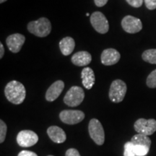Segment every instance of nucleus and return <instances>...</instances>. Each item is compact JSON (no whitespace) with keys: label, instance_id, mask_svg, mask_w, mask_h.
<instances>
[{"label":"nucleus","instance_id":"obj_1","mask_svg":"<svg viewBox=\"0 0 156 156\" xmlns=\"http://www.w3.org/2000/svg\"><path fill=\"white\" fill-rule=\"evenodd\" d=\"M5 94L9 102L15 105L21 104L26 96V90L24 85L18 81L12 80L7 84Z\"/></svg>","mask_w":156,"mask_h":156},{"label":"nucleus","instance_id":"obj_2","mask_svg":"<svg viewBox=\"0 0 156 156\" xmlns=\"http://www.w3.org/2000/svg\"><path fill=\"white\" fill-rule=\"evenodd\" d=\"M27 28L30 34L43 38L49 35L51 31V24L48 19L46 17H41L37 20L29 23Z\"/></svg>","mask_w":156,"mask_h":156},{"label":"nucleus","instance_id":"obj_3","mask_svg":"<svg viewBox=\"0 0 156 156\" xmlns=\"http://www.w3.org/2000/svg\"><path fill=\"white\" fill-rule=\"evenodd\" d=\"M126 83L122 80L113 81L109 89L108 96L113 103H120L124 100L126 93Z\"/></svg>","mask_w":156,"mask_h":156},{"label":"nucleus","instance_id":"obj_4","mask_svg":"<svg viewBox=\"0 0 156 156\" xmlns=\"http://www.w3.org/2000/svg\"><path fill=\"white\" fill-rule=\"evenodd\" d=\"M85 98L83 89L79 86H73L66 93L64 102L70 107H76L80 105Z\"/></svg>","mask_w":156,"mask_h":156},{"label":"nucleus","instance_id":"obj_5","mask_svg":"<svg viewBox=\"0 0 156 156\" xmlns=\"http://www.w3.org/2000/svg\"><path fill=\"white\" fill-rule=\"evenodd\" d=\"M88 132L91 139L98 145H103L105 141V132L101 123L97 119H92L89 122Z\"/></svg>","mask_w":156,"mask_h":156},{"label":"nucleus","instance_id":"obj_6","mask_svg":"<svg viewBox=\"0 0 156 156\" xmlns=\"http://www.w3.org/2000/svg\"><path fill=\"white\" fill-rule=\"evenodd\" d=\"M134 128L138 134L149 136L156 131V120L154 119H139L134 123Z\"/></svg>","mask_w":156,"mask_h":156},{"label":"nucleus","instance_id":"obj_7","mask_svg":"<svg viewBox=\"0 0 156 156\" xmlns=\"http://www.w3.org/2000/svg\"><path fill=\"white\" fill-rule=\"evenodd\" d=\"M90 23L98 33L105 34L109 30L108 21L101 12H94L90 16Z\"/></svg>","mask_w":156,"mask_h":156},{"label":"nucleus","instance_id":"obj_8","mask_svg":"<svg viewBox=\"0 0 156 156\" xmlns=\"http://www.w3.org/2000/svg\"><path fill=\"white\" fill-rule=\"evenodd\" d=\"M59 118L64 124L73 125L85 119V114L79 110H64L59 114Z\"/></svg>","mask_w":156,"mask_h":156},{"label":"nucleus","instance_id":"obj_9","mask_svg":"<svg viewBox=\"0 0 156 156\" xmlns=\"http://www.w3.org/2000/svg\"><path fill=\"white\" fill-rule=\"evenodd\" d=\"M38 141V136L36 132L31 130H23L17 136V144L23 147H32Z\"/></svg>","mask_w":156,"mask_h":156},{"label":"nucleus","instance_id":"obj_10","mask_svg":"<svg viewBox=\"0 0 156 156\" xmlns=\"http://www.w3.org/2000/svg\"><path fill=\"white\" fill-rule=\"evenodd\" d=\"M122 27L125 32L128 34H136L142 29V23L137 17L132 15H126L122 19Z\"/></svg>","mask_w":156,"mask_h":156},{"label":"nucleus","instance_id":"obj_11","mask_svg":"<svg viewBox=\"0 0 156 156\" xmlns=\"http://www.w3.org/2000/svg\"><path fill=\"white\" fill-rule=\"evenodd\" d=\"M25 37L20 34L10 35L6 39V44L9 50L12 53H18L25 44Z\"/></svg>","mask_w":156,"mask_h":156},{"label":"nucleus","instance_id":"obj_12","mask_svg":"<svg viewBox=\"0 0 156 156\" xmlns=\"http://www.w3.org/2000/svg\"><path fill=\"white\" fill-rule=\"evenodd\" d=\"M120 58V53L114 48H106L103 50L101 56V63L106 66L114 65L118 63Z\"/></svg>","mask_w":156,"mask_h":156},{"label":"nucleus","instance_id":"obj_13","mask_svg":"<svg viewBox=\"0 0 156 156\" xmlns=\"http://www.w3.org/2000/svg\"><path fill=\"white\" fill-rule=\"evenodd\" d=\"M64 88V83L62 80H57L52 84L48 87L46 93V99L48 102H52L56 99H57L58 96L61 95Z\"/></svg>","mask_w":156,"mask_h":156},{"label":"nucleus","instance_id":"obj_14","mask_svg":"<svg viewBox=\"0 0 156 156\" xmlns=\"http://www.w3.org/2000/svg\"><path fill=\"white\" fill-rule=\"evenodd\" d=\"M72 62L78 67H85L88 65L92 61V56L89 52L85 51H81L75 53L72 56Z\"/></svg>","mask_w":156,"mask_h":156},{"label":"nucleus","instance_id":"obj_15","mask_svg":"<svg viewBox=\"0 0 156 156\" xmlns=\"http://www.w3.org/2000/svg\"><path fill=\"white\" fill-rule=\"evenodd\" d=\"M47 134L50 139L55 143H63L67 139L64 130L57 126H49L47 129Z\"/></svg>","mask_w":156,"mask_h":156},{"label":"nucleus","instance_id":"obj_16","mask_svg":"<svg viewBox=\"0 0 156 156\" xmlns=\"http://www.w3.org/2000/svg\"><path fill=\"white\" fill-rule=\"evenodd\" d=\"M82 83L83 86L87 90L91 89L95 84V77L93 70L90 67H85L81 73Z\"/></svg>","mask_w":156,"mask_h":156},{"label":"nucleus","instance_id":"obj_17","mask_svg":"<svg viewBox=\"0 0 156 156\" xmlns=\"http://www.w3.org/2000/svg\"><path fill=\"white\" fill-rule=\"evenodd\" d=\"M75 40L71 37H65V38H62V40L59 42L60 50L64 56H68L71 54L75 49Z\"/></svg>","mask_w":156,"mask_h":156},{"label":"nucleus","instance_id":"obj_18","mask_svg":"<svg viewBox=\"0 0 156 156\" xmlns=\"http://www.w3.org/2000/svg\"><path fill=\"white\" fill-rule=\"evenodd\" d=\"M131 142L134 145L144 146L148 148L151 147V140L150 139L149 136L141 134H136L134 135L132 137Z\"/></svg>","mask_w":156,"mask_h":156},{"label":"nucleus","instance_id":"obj_19","mask_svg":"<svg viewBox=\"0 0 156 156\" xmlns=\"http://www.w3.org/2000/svg\"><path fill=\"white\" fill-rule=\"evenodd\" d=\"M142 58L144 61L150 64H156V49H148L143 52Z\"/></svg>","mask_w":156,"mask_h":156},{"label":"nucleus","instance_id":"obj_20","mask_svg":"<svg viewBox=\"0 0 156 156\" xmlns=\"http://www.w3.org/2000/svg\"><path fill=\"white\" fill-rule=\"evenodd\" d=\"M124 156H136L135 147L131 141L126 142L124 145Z\"/></svg>","mask_w":156,"mask_h":156},{"label":"nucleus","instance_id":"obj_21","mask_svg":"<svg viewBox=\"0 0 156 156\" xmlns=\"http://www.w3.org/2000/svg\"><path fill=\"white\" fill-rule=\"evenodd\" d=\"M147 87L151 88H155L156 87V69L153 70L152 73L148 75L146 81Z\"/></svg>","mask_w":156,"mask_h":156},{"label":"nucleus","instance_id":"obj_22","mask_svg":"<svg viewBox=\"0 0 156 156\" xmlns=\"http://www.w3.org/2000/svg\"><path fill=\"white\" fill-rule=\"evenodd\" d=\"M7 126L2 120H0V142L3 143L7 135Z\"/></svg>","mask_w":156,"mask_h":156},{"label":"nucleus","instance_id":"obj_23","mask_svg":"<svg viewBox=\"0 0 156 156\" xmlns=\"http://www.w3.org/2000/svg\"><path fill=\"white\" fill-rule=\"evenodd\" d=\"M135 147V154L136 156H145L149 153L150 148L144 146L134 145Z\"/></svg>","mask_w":156,"mask_h":156},{"label":"nucleus","instance_id":"obj_24","mask_svg":"<svg viewBox=\"0 0 156 156\" xmlns=\"http://www.w3.org/2000/svg\"><path fill=\"white\" fill-rule=\"evenodd\" d=\"M126 1L130 6L135 8L140 7L143 3V0H126Z\"/></svg>","mask_w":156,"mask_h":156},{"label":"nucleus","instance_id":"obj_25","mask_svg":"<svg viewBox=\"0 0 156 156\" xmlns=\"http://www.w3.org/2000/svg\"><path fill=\"white\" fill-rule=\"evenodd\" d=\"M146 7L150 10L156 9V0H144Z\"/></svg>","mask_w":156,"mask_h":156},{"label":"nucleus","instance_id":"obj_26","mask_svg":"<svg viewBox=\"0 0 156 156\" xmlns=\"http://www.w3.org/2000/svg\"><path fill=\"white\" fill-rule=\"evenodd\" d=\"M65 156H81L77 150L75 148H70L66 152Z\"/></svg>","mask_w":156,"mask_h":156},{"label":"nucleus","instance_id":"obj_27","mask_svg":"<svg viewBox=\"0 0 156 156\" xmlns=\"http://www.w3.org/2000/svg\"><path fill=\"white\" fill-rule=\"evenodd\" d=\"M17 156H38L36 153L34 152L28 151H23L18 154Z\"/></svg>","mask_w":156,"mask_h":156},{"label":"nucleus","instance_id":"obj_28","mask_svg":"<svg viewBox=\"0 0 156 156\" xmlns=\"http://www.w3.org/2000/svg\"><path fill=\"white\" fill-rule=\"evenodd\" d=\"M108 0H94V2L97 7H101L106 5V4L108 2Z\"/></svg>","mask_w":156,"mask_h":156},{"label":"nucleus","instance_id":"obj_29","mask_svg":"<svg viewBox=\"0 0 156 156\" xmlns=\"http://www.w3.org/2000/svg\"><path fill=\"white\" fill-rule=\"evenodd\" d=\"M4 54H5V48H4L3 44L0 43V58H2Z\"/></svg>","mask_w":156,"mask_h":156},{"label":"nucleus","instance_id":"obj_30","mask_svg":"<svg viewBox=\"0 0 156 156\" xmlns=\"http://www.w3.org/2000/svg\"><path fill=\"white\" fill-rule=\"evenodd\" d=\"M6 1H7V0H0V3L2 4L3 2H5Z\"/></svg>","mask_w":156,"mask_h":156},{"label":"nucleus","instance_id":"obj_31","mask_svg":"<svg viewBox=\"0 0 156 156\" xmlns=\"http://www.w3.org/2000/svg\"><path fill=\"white\" fill-rule=\"evenodd\" d=\"M86 16H87V17H88V16H90L89 13H86Z\"/></svg>","mask_w":156,"mask_h":156},{"label":"nucleus","instance_id":"obj_32","mask_svg":"<svg viewBox=\"0 0 156 156\" xmlns=\"http://www.w3.org/2000/svg\"><path fill=\"white\" fill-rule=\"evenodd\" d=\"M48 156H53V155H48Z\"/></svg>","mask_w":156,"mask_h":156}]
</instances>
